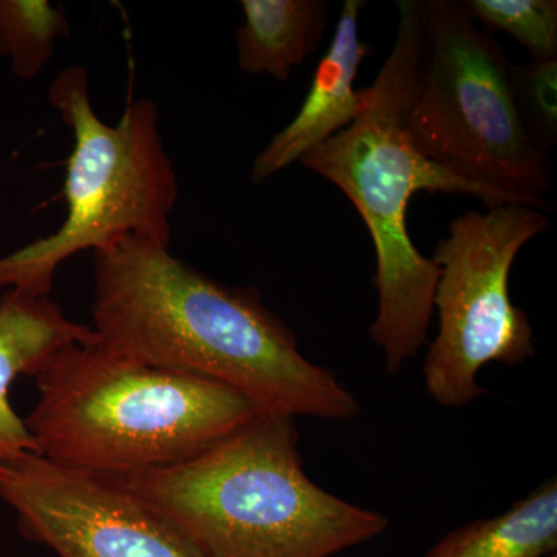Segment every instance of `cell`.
<instances>
[{"label": "cell", "instance_id": "6da1fadb", "mask_svg": "<svg viewBox=\"0 0 557 557\" xmlns=\"http://www.w3.org/2000/svg\"><path fill=\"white\" fill-rule=\"evenodd\" d=\"M94 332L101 346L172 372L215 381L293 417L354 420L357 397L299 350L259 289L228 287L127 236L94 252Z\"/></svg>", "mask_w": 557, "mask_h": 557}, {"label": "cell", "instance_id": "7a4b0ae2", "mask_svg": "<svg viewBox=\"0 0 557 557\" xmlns=\"http://www.w3.org/2000/svg\"><path fill=\"white\" fill-rule=\"evenodd\" d=\"M394 47L354 123L299 163L336 186L368 226L375 247L379 311L369 327L388 373L426 344L438 269L410 239L408 207L420 190L474 197L486 208L523 205L428 160L408 129L410 102L426 44V0H399ZM528 207V205H527Z\"/></svg>", "mask_w": 557, "mask_h": 557}, {"label": "cell", "instance_id": "3957f363", "mask_svg": "<svg viewBox=\"0 0 557 557\" xmlns=\"http://www.w3.org/2000/svg\"><path fill=\"white\" fill-rule=\"evenodd\" d=\"M295 417L263 410L199 456L119 479L205 557H332L387 530L307 475Z\"/></svg>", "mask_w": 557, "mask_h": 557}, {"label": "cell", "instance_id": "277c9868", "mask_svg": "<svg viewBox=\"0 0 557 557\" xmlns=\"http://www.w3.org/2000/svg\"><path fill=\"white\" fill-rule=\"evenodd\" d=\"M35 380L39 398L24 421L39 456L108 478L182 463L267 410L215 381L100 343L62 348Z\"/></svg>", "mask_w": 557, "mask_h": 557}, {"label": "cell", "instance_id": "5b68a950", "mask_svg": "<svg viewBox=\"0 0 557 557\" xmlns=\"http://www.w3.org/2000/svg\"><path fill=\"white\" fill-rule=\"evenodd\" d=\"M49 100L73 134L67 215L50 236L0 258V292L14 288L39 298L50 295L57 271L79 252L106 251L127 236L170 247L180 194L156 102H131L110 126L95 112L89 73L81 65L62 70Z\"/></svg>", "mask_w": 557, "mask_h": 557}, {"label": "cell", "instance_id": "8992f818", "mask_svg": "<svg viewBox=\"0 0 557 557\" xmlns=\"http://www.w3.org/2000/svg\"><path fill=\"white\" fill-rule=\"evenodd\" d=\"M505 51L465 0H426V44L408 129L446 171L537 209L548 208V156L516 112Z\"/></svg>", "mask_w": 557, "mask_h": 557}, {"label": "cell", "instance_id": "52a82bcc", "mask_svg": "<svg viewBox=\"0 0 557 557\" xmlns=\"http://www.w3.org/2000/svg\"><path fill=\"white\" fill-rule=\"evenodd\" d=\"M548 230L542 209L500 205L458 215L435 245L438 333L423 375L440 406L461 408L483 397L478 376L490 362L518 366L536 354L530 318L509 296V274L520 249Z\"/></svg>", "mask_w": 557, "mask_h": 557}, {"label": "cell", "instance_id": "ba28073f", "mask_svg": "<svg viewBox=\"0 0 557 557\" xmlns=\"http://www.w3.org/2000/svg\"><path fill=\"white\" fill-rule=\"evenodd\" d=\"M22 536L58 557H205L119 479L25 454L0 467Z\"/></svg>", "mask_w": 557, "mask_h": 557}, {"label": "cell", "instance_id": "9c48e42d", "mask_svg": "<svg viewBox=\"0 0 557 557\" xmlns=\"http://www.w3.org/2000/svg\"><path fill=\"white\" fill-rule=\"evenodd\" d=\"M366 5L364 0L344 2L330 49L314 70L299 112L252 161L255 185L299 163L311 149L346 129L364 109V89H355V81L372 53V46L359 39V14Z\"/></svg>", "mask_w": 557, "mask_h": 557}, {"label": "cell", "instance_id": "30bf717a", "mask_svg": "<svg viewBox=\"0 0 557 557\" xmlns=\"http://www.w3.org/2000/svg\"><path fill=\"white\" fill-rule=\"evenodd\" d=\"M98 343L87 325L70 321L60 304L49 296L27 295L9 288L0 298V467L38 454V445L24 418L10 403L11 384L17 376L35 379L58 351L73 344Z\"/></svg>", "mask_w": 557, "mask_h": 557}, {"label": "cell", "instance_id": "8fae6325", "mask_svg": "<svg viewBox=\"0 0 557 557\" xmlns=\"http://www.w3.org/2000/svg\"><path fill=\"white\" fill-rule=\"evenodd\" d=\"M237 64L248 75L285 83L321 46L329 25L327 0H242Z\"/></svg>", "mask_w": 557, "mask_h": 557}, {"label": "cell", "instance_id": "7c38bea8", "mask_svg": "<svg viewBox=\"0 0 557 557\" xmlns=\"http://www.w3.org/2000/svg\"><path fill=\"white\" fill-rule=\"evenodd\" d=\"M557 548V482L548 480L508 511L450 531L424 557H542Z\"/></svg>", "mask_w": 557, "mask_h": 557}, {"label": "cell", "instance_id": "4fadbf2b", "mask_svg": "<svg viewBox=\"0 0 557 557\" xmlns=\"http://www.w3.org/2000/svg\"><path fill=\"white\" fill-rule=\"evenodd\" d=\"M70 35L62 5L47 0H0V54L22 81H32L53 57L57 40Z\"/></svg>", "mask_w": 557, "mask_h": 557}, {"label": "cell", "instance_id": "5bb4252c", "mask_svg": "<svg viewBox=\"0 0 557 557\" xmlns=\"http://www.w3.org/2000/svg\"><path fill=\"white\" fill-rule=\"evenodd\" d=\"M475 22L512 36L530 61L557 60L556 0H465Z\"/></svg>", "mask_w": 557, "mask_h": 557}, {"label": "cell", "instance_id": "9a60e30c", "mask_svg": "<svg viewBox=\"0 0 557 557\" xmlns=\"http://www.w3.org/2000/svg\"><path fill=\"white\" fill-rule=\"evenodd\" d=\"M509 86L523 131L548 156L557 143V60L511 65Z\"/></svg>", "mask_w": 557, "mask_h": 557}, {"label": "cell", "instance_id": "2e32d148", "mask_svg": "<svg viewBox=\"0 0 557 557\" xmlns=\"http://www.w3.org/2000/svg\"><path fill=\"white\" fill-rule=\"evenodd\" d=\"M542 557H557V556H556V553H555V555H547V556H542Z\"/></svg>", "mask_w": 557, "mask_h": 557}]
</instances>
